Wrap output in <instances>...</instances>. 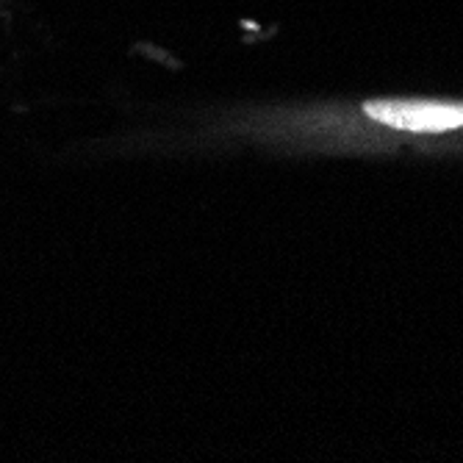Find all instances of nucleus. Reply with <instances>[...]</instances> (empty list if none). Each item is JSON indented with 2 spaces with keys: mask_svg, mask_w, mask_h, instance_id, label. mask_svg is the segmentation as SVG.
<instances>
[{
  "mask_svg": "<svg viewBox=\"0 0 463 463\" xmlns=\"http://www.w3.org/2000/svg\"><path fill=\"white\" fill-rule=\"evenodd\" d=\"M364 111L397 131L444 134L463 128V103L441 100H369Z\"/></svg>",
  "mask_w": 463,
  "mask_h": 463,
  "instance_id": "f257e3e1",
  "label": "nucleus"
}]
</instances>
